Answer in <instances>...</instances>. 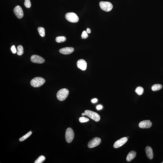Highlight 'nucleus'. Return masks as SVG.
Here are the masks:
<instances>
[{"instance_id": "6e6552de", "label": "nucleus", "mask_w": 163, "mask_h": 163, "mask_svg": "<svg viewBox=\"0 0 163 163\" xmlns=\"http://www.w3.org/2000/svg\"><path fill=\"white\" fill-rule=\"evenodd\" d=\"M13 11L18 18L21 19L23 17L24 13L23 9L20 6H16L14 9Z\"/></svg>"}, {"instance_id": "bb28decb", "label": "nucleus", "mask_w": 163, "mask_h": 163, "mask_svg": "<svg viewBox=\"0 0 163 163\" xmlns=\"http://www.w3.org/2000/svg\"><path fill=\"white\" fill-rule=\"evenodd\" d=\"M103 107L101 105H98L96 107V109H97L98 110H100L103 109Z\"/></svg>"}, {"instance_id": "f03ea898", "label": "nucleus", "mask_w": 163, "mask_h": 163, "mask_svg": "<svg viewBox=\"0 0 163 163\" xmlns=\"http://www.w3.org/2000/svg\"><path fill=\"white\" fill-rule=\"evenodd\" d=\"M45 80L44 78L41 77H36L31 80V86L34 87H38L41 86L45 83Z\"/></svg>"}, {"instance_id": "7ed1b4c3", "label": "nucleus", "mask_w": 163, "mask_h": 163, "mask_svg": "<svg viewBox=\"0 0 163 163\" xmlns=\"http://www.w3.org/2000/svg\"><path fill=\"white\" fill-rule=\"evenodd\" d=\"M84 113L86 114V116L89 117L96 122H98L100 121V115L97 113L89 110H86Z\"/></svg>"}, {"instance_id": "a211bd4d", "label": "nucleus", "mask_w": 163, "mask_h": 163, "mask_svg": "<svg viewBox=\"0 0 163 163\" xmlns=\"http://www.w3.org/2000/svg\"><path fill=\"white\" fill-rule=\"evenodd\" d=\"M66 40V38L63 36H60L57 37L56 38V42L60 43L65 42Z\"/></svg>"}, {"instance_id": "2eb2a0df", "label": "nucleus", "mask_w": 163, "mask_h": 163, "mask_svg": "<svg viewBox=\"0 0 163 163\" xmlns=\"http://www.w3.org/2000/svg\"><path fill=\"white\" fill-rule=\"evenodd\" d=\"M136 155H137V153L135 151H131L129 152L127 155L126 158L127 161L128 162H130L135 157Z\"/></svg>"}, {"instance_id": "6ab92c4d", "label": "nucleus", "mask_w": 163, "mask_h": 163, "mask_svg": "<svg viewBox=\"0 0 163 163\" xmlns=\"http://www.w3.org/2000/svg\"><path fill=\"white\" fill-rule=\"evenodd\" d=\"M38 31L39 35L41 37H43L45 36V30L44 28L39 27L38 28Z\"/></svg>"}, {"instance_id": "a878e982", "label": "nucleus", "mask_w": 163, "mask_h": 163, "mask_svg": "<svg viewBox=\"0 0 163 163\" xmlns=\"http://www.w3.org/2000/svg\"><path fill=\"white\" fill-rule=\"evenodd\" d=\"M11 49L12 52L13 54H15L16 53H17V50H16V49L15 45H13L12 46Z\"/></svg>"}, {"instance_id": "9b49d317", "label": "nucleus", "mask_w": 163, "mask_h": 163, "mask_svg": "<svg viewBox=\"0 0 163 163\" xmlns=\"http://www.w3.org/2000/svg\"><path fill=\"white\" fill-rule=\"evenodd\" d=\"M152 123L149 120H144L139 123V126L141 128H149L152 126Z\"/></svg>"}, {"instance_id": "dca6fc26", "label": "nucleus", "mask_w": 163, "mask_h": 163, "mask_svg": "<svg viewBox=\"0 0 163 163\" xmlns=\"http://www.w3.org/2000/svg\"><path fill=\"white\" fill-rule=\"evenodd\" d=\"M162 86L160 84H155L152 87V90L154 91H158L162 88Z\"/></svg>"}, {"instance_id": "20e7f679", "label": "nucleus", "mask_w": 163, "mask_h": 163, "mask_svg": "<svg viewBox=\"0 0 163 163\" xmlns=\"http://www.w3.org/2000/svg\"><path fill=\"white\" fill-rule=\"evenodd\" d=\"M74 137V133L73 130L69 127L66 129L65 133V139L67 143H70L72 141Z\"/></svg>"}, {"instance_id": "c85d7f7f", "label": "nucleus", "mask_w": 163, "mask_h": 163, "mask_svg": "<svg viewBox=\"0 0 163 163\" xmlns=\"http://www.w3.org/2000/svg\"><path fill=\"white\" fill-rule=\"evenodd\" d=\"M91 29H90V28H88L87 29V33L89 34H90L91 33Z\"/></svg>"}, {"instance_id": "4468645a", "label": "nucleus", "mask_w": 163, "mask_h": 163, "mask_svg": "<svg viewBox=\"0 0 163 163\" xmlns=\"http://www.w3.org/2000/svg\"><path fill=\"white\" fill-rule=\"evenodd\" d=\"M145 152L146 156L150 159H152L153 157V151L151 147L150 146H148L145 148Z\"/></svg>"}, {"instance_id": "393cba45", "label": "nucleus", "mask_w": 163, "mask_h": 163, "mask_svg": "<svg viewBox=\"0 0 163 163\" xmlns=\"http://www.w3.org/2000/svg\"><path fill=\"white\" fill-rule=\"evenodd\" d=\"M81 38L82 39H86L88 38V35L87 31H84L83 32L81 35Z\"/></svg>"}, {"instance_id": "f3484780", "label": "nucleus", "mask_w": 163, "mask_h": 163, "mask_svg": "<svg viewBox=\"0 0 163 163\" xmlns=\"http://www.w3.org/2000/svg\"><path fill=\"white\" fill-rule=\"evenodd\" d=\"M24 53L23 48L21 45H19L17 47V54L19 56L22 55Z\"/></svg>"}, {"instance_id": "f257e3e1", "label": "nucleus", "mask_w": 163, "mask_h": 163, "mask_svg": "<svg viewBox=\"0 0 163 163\" xmlns=\"http://www.w3.org/2000/svg\"><path fill=\"white\" fill-rule=\"evenodd\" d=\"M69 94V91L67 89L65 88L61 89L59 90L57 93V99L60 101H63L67 98Z\"/></svg>"}, {"instance_id": "1a4fd4ad", "label": "nucleus", "mask_w": 163, "mask_h": 163, "mask_svg": "<svg viewBox=\"0 0 163 163\" xmlns=\"http://www.w3.org/2000/svg\"><path fill=\"white\" fill-rule=\"evenodd\" d=\"M31 60L33 63H42L45 62V60L43 58L36 55H34L31 56Z\"/></svg>"}, {"instance_id": "5701e85b", "label": "nucleus", "mask_w": 163, "mask_h": 163, "mask_svg": "<svg viewBox=\"0 0 163 163\" xmlns=\"http://www.w3.org/2000/svg\"><path fill=\"white\" fill-rule=\"evenodd\" d=\"M24 5L27 8H30L31 6L30 0H25Z\"/></svg>"}, {"instance_id": "c756f323", "label": "nucleus", "mask_w": 163, "mask_h": 163, "mask_svg": "<svg viewBox=\"0 0 163 163\" xmlns=\"http://www.w3.org/2000/svg\"><path fill=\"white\" fill-rule=\"evenodd\" d=\"M81 115H82V116H85V115H86V114L84 113H82V114H81Z\"/></svg>"}, {"instance_id": "0eeeda50", "label": "nucleus", "mask_w": 163, "mask_h": 163, "mask_svg": "<svg viewBox=\"0 0 163 163\" xmlns=\"http://www.w3.org/2000/svg\"><path fill=\"white\" fill-rule=\"evenodd\" d=\"M101 140L100 138L95 137L89 142L88 146L89 148H92L98 146L101 143Z\"/></svg>"}, {"instance_id": "cd10ccee", "label": "nucleus", "mask_w": 163, "mask_h": 163, "mask_svg": "<svg viewBox=\"0 0 163 163\" xmlns=\"http://www.w3.org/2000/svg\"><path fill=\"white\" fill-rule=\"evenodd\" d=\"M98 101V100L97 99L95 98L92 99L91 100L92 103H96Z\"/></svg>"}, {"instance_id": "7c9ffc66", "label": "nucleus", "mask_w": 163, "mask_h": 163, "mask_svg": "<svg viewBox=\"0 0 163 163\" xmlns=\"http://www.w3.org/2000/svg\"><path fill=\"white\" fill-rule=\"evenodd\" d=\"M128 137V138H129V137Z\"/></svg>"}, {"instance_id": "412c9836", "label": "nucleus", "mask_w": 163, "mask_h": 163, "mask_svg": "<svg viewBox=\"0 0 163 163\" xmlns=\"http://www.w3.org/2000/svg\"><path fill=\"white\" fill-rule=\"evenodd\" d=\"M32 134V131H30L29 132H28L27 134L25 135L24 136H23L21 137L19 139V141L20 142H22L26 140L29 137V136H30L31 134Z\"/></svg>"}, {"instance_id": "423d86ee", "label": "nucleus", "mask_w": 163, "mask_h": 163, "mask_svg": "<svg viewBox=\"0 0 163 163\" xmlns=\"http://www.w3.org/2000/svg\"><path fill=\"white\" fill-rule=\"evenodd\" d=\"M100 6L102 10L106 12H109L112 10L113 6L111 3L101 1L100 3Z\"/></svg>"}, {"instance_id": "39448f33", "label": "nucleus", "mask_w": 163, "mask_h": 163, "mask_svg": "<svg viewBox=\"0 0 163 163\" xmlns=\"http://www.w3.org/2000/svg\"><path fill=\"white\" fill-rule=\"evenodd\" d=\"M65 18L69 22L76 23L79 21V18L76 14L73 13H69L65 15Z\"/></svg>"}, {"instance_id": "2f4dec72", "label": "nucleus", "mask_w": 163, "mask_h": 163, "mask_svg": "<svg viewBox=\"0 0 163 163\" xmlns=\"http://www.w3.org/2000/svg\"><path fill=\"white\" fill-rule=\"evenodd\" d=\"M162 163H163V162H162Z\"/></svg>"}, {"instance_id": "f8f14e48", "label": "nucleus", "mask_w": 163, "mask_h": 163, "mask_svg": "<svg viewBox=\"0 0 163 163\" xmlns=\"http://www.w3.org/2000/svg\"><path fill=\"white\" fill-rule=\"evenodd\" d=\"M77 66L78 68L83 71H85L87 68V63L83 59H80L77 63Z\"/></svg>"}, {"instance_id": "b1692460", "label": "nucleus", "mask_w": 163, "mask_h": 163, "mask_svg": "<svg viewBox=\"0 0 163 163\" xmlns=\"http://www.w3.org/2000/svg\"><path fill=\"white\" fill-rule=\"evenodd\" d=\"M79 121L81 123H84L87 122L89 121V118L85 117H81L79 118Z\"/></svg>"}, {"instance_id": "9d476101", "label": "nucleus", "mask_w": 163, "mask_h": 163, "mask_svg": "<svg viewBox=\"0 0 163 163\" xmlns=\"http://www.w3.org/2000/svg\"><path fill=\"white\" fill-rule=\"evenodd\" d=\"M128 140V139L126 137H123L119 140L117 141L114 144V147L115 148L120 147L126 143Z\"/></svg>"}, {"instance_id": "aec40b11", "label": "nucleus", "mask_w": 163, "mask_h": 163, "mask_svg": "<svg viewBox=\"0 0 163 163\" xmlns=\"http://www.w3.org/2000/svg\"><path fill=\"white\" fill-rule=\"evenodd\" d=\"M143 87H137L135 90V92L139 96L143 94Z\"/></svg>"}, {"instance_id": "4be33fe9", "label": "nucleus", "mask_w": 163, "mask_h": 163, "mask_svg": "<svg viewBox=\"0 0 163 163\" xmlns=\"http://www.w3.org/2000/svg\"><path fill=\"white\" fill-rule=\"evenodd\" d=\"M45 157L43 155H41L35 161V163H42L45 160Z\"/></svg>"}, {"instance_id": "ddd939ff", "label": "nucleus", "mask_w": 163, "mask_h": 163, "mask_svg": "<svg viewBox=\"0 0 163 163\" xmlns=\"http://www.w3.org/2000/svg\"><path fill=\"white\" fill-rule=\"evenodd\" d=\"M74 48L72 47H66L60 49L59 52L60 53L65 55L71 54L74 51Z\"/></svg>"}]
</instances>
